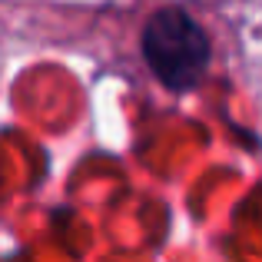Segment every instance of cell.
<instances>
[{"instance_id":"cell-1","label":"cell","mask_w":262,"mask_h":262,"mask_svg":"<svg viewBox=\"0 0 262 262\" xmlns=\"http://www.w3.org/2000/svg\"><path fill=\"white\" fill-rule=\"evenodd\" d=\"M140 57L166 93L186 96L209 77L212 37L183 4H163L140 30Z\"/></svg>"}]
</instances>
